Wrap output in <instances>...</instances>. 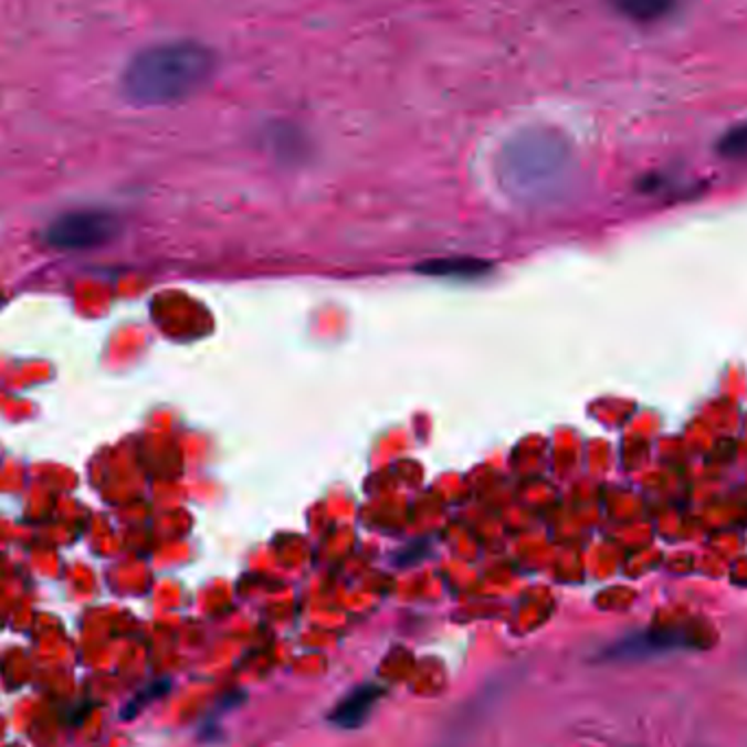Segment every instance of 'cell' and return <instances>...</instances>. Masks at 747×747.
Returning <instances> with one entry per match:
<instances>
[{
	"mask_svg": "<svg viewBox=\"0 0 747 747\" xmlns=\"http://www.w3.org/2000/svg\"><path fill=\"white\" fill-rule=\"evenodd\" d=\"M217 71L212 49L194 40H169L138 51L123 71L120 91L136 105H171L210 84Z\"/></svg>",
	"mask_w": 747,
	"mask_h": 747,
	"instance_id": "1",
	"label": "cell"
},
{
	"mask_svg": "<svg viewBox=\"0 0 747 747\" xmlns=\"http://www.w3.org/2000/svg\"><path fill=\"white\" fill-rule=\"evenodd\" d=\"M118 232V221L101 208H80L60 214L46 230V239L57 250L86 252L109 243Z\"/></svg>",
	"mask_w": 747,
	"mask_h": 747,
	"instance_id": "2",
	"label": "cell"
},
{
	"mask_svg": "<svg viewBox=\"0 0 747 747\" xmlns=\"http://www.w3.org/2000/svg\"><path fill=\"white\" fill-rule=\"evenodd\" d=\"M699 641L682 630H669V628H655L630 634L617 643H612L601 657L612 662H628V660H643L652 655L671 654V652H686L697 650Z\"/></svg>",
	"mask_w": 747,
	"mask_h": 747,
	"instance_id": "3",
	"label": "cell"
},
{
	"mask_svg": "<svg viewBox=\"0 0 747 747\" xmlns=\"http://www.w3.org/2000/svg\"><path fill=\"white\" fill-rule=\"evenodd\" d=\"M382 688L378 684H361L357 688H353L328 715L330 724L341 728V730H357L361 726L368 724V719L372 717L376 704L382 697Z\"/></svg>",
	"mask_w": 747,
	"mask_h": 747,
	"instance_id": "4",
	"label": "cell"
},
{
	"mask_svg": "<svg viewBox=\"0 0 747 747\" xmlns=\"http://www.w3.org/2000/svg\"><path fill=\"white\" fill-rule=\"evenodd\" d=\"M418 272L427 276H478L487 272V263H483L481 259H466V256L464 259L462 256L435 259V261L422 263Z\"/></svg>",
	"mask_w": 747,
	"mask_h": 747,
	"instance_id": "5",
	"label": "cell"
},
{
	"mask_svg": "<svg viewBox=\"0 0 747 747\" xmlns=\"http://www.w3.org/2000/svg\"><path fill=\"white\" fill-rule=\"evenodd\" d=\"M614 2L630 18L648 22L666 13L675 0H614Z\"/></svg>",
	"mask_w": 747,
	"mask_h": 747,
	"instance_id": "6",
	"label": "cell"
},
{
	"mask_svg": "<svg viewBox=\"0 0 747 747\" xmlns=\"http://www.w3.org/2000/svg\"><path fill=\"white\" fill-rule=\"evenodd\" d=\"M169 688H171V682H169V680H156V682H151V684L145 686L140 693H136V695L131 697V702L123 708V719L136 717V715H138L140 711H145L151 702L160 699Z\"/></svg>",
	"mask_w": 747,
	"mask_h": 747,
	"instance_id": "7",
	"label": "cell"
},
{
	"mask_svg": "<svg viewBox=\"0 0 747 747\" xmlns=\"http://www.w3.org/2000/svg\"><path fill=\"white\" fill-rule=\"evenodd\" d=\"M722 151L728 154V156H747V127L746 129L733 131V134L722 143Z\"/></svg>",
	"mask_w": 747,
	"mask_h": 747,
	"instance_id": "8",
	"label": "cell"
}]
</instances>
